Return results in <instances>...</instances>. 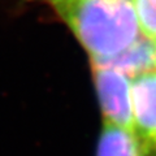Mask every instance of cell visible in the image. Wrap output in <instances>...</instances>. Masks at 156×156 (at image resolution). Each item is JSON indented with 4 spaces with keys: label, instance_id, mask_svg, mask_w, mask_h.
Returning <instances> with one entry per match:
<instances>
[{
    "label": "cell",
    "instance_id": "obj_1",
    "mask_svg": "<svg viewBox=\"0 0 156 156\" xmlns=\"http://www.w3.org/2000/svg\"><path fill=\"white\" fill-rule=\"evenodd\" d=\"M51 5L92 61L120 55L142 35L133 0H55Z\"/></svg>",
    "mask_w": 156,
    "mask_h": 156
},
{
    "label": "cell",
    "instance_id": "obj_7",
    "mask_svg": "<svg viewBox=\"0 0 156 156\" xmlns=\"http://www.w3.org/2000/svg\"><path fill=\"white\" fill-rule=\"evenodd\" d=\"M48 2H50V3H52V2H55V0H48Z\"/></svg>",
    "mask_w": 156,
    "mask_h": 156
},
{
    "label": "cell",
    "instance_id": "obj_3",
    "mask_svg": "<svg viewBox=\"0 0 156 156\" xmlns=\"http://www.w3.org/2000/svg\"><path fill=\"white\" fill-rule=\"evenodd\" d=\"M92 73L104 121L131 131V80L113 68L94 62Z\"/></svg>",
    "mask_w": 156,
    "mask_h": 156
},
{
    "label": "cell",
    "instance_id": "obj_5",
    "mask_svg": "<svg viewBox=\"0 0 156 156\" xmlns=\"http://www.w3.org/2000/svg\"><path fill=\"white\" fill-rule=\"evenodd\" d=\"M96 156H139L133 133L104 121Z\"/></svg>",
    "mask_w": 156,
    "mask_h": 156
},
{
    "label": "cell",
    "instance_id": "obj_6",
    "mask_svg": "<svg viewBox=\"0 0 156 156\" xmlns=\"http://www.w3.org/2000/svg\"><path fill=\"white\" fill-rule=\"evenodd\" d=\"M142 35L156 41V0H133Z\"/></svg>",
    "mask_w": 156,
    "mask_h": 156
},
{
    "label": "cell",
    "instance_id": "obj_4",
    "mask_svg": "<svg viewBox=\"0 0 156 156\" xmlns=\"http://www.w3.org/2000/svg\"><path fill=\"white\" fill-rule=\"evenodd\" d=\"M91 62L113 68L133 80L144 73L156 70V41L140 35L133 46H130L120 55L100 61L91 60Z\"/></svg>",
    "mask_w": 156,
    "mask_h": 156
},
{
    "label": "cell",
    "instance_id": "obj_2",
    "mask_svg": "<svg viewBox=\"0 0 156 156\" xmlns=\"http://www.w3.org/2000/svg\"><path fill=\"white\" fill-rule=\"evenodd\" d=\"M131 112L139 156H156V70L131 80Z\"/></svg>",
    "mask_w": 156,
    "mask_h": 156
}]
</instances>
